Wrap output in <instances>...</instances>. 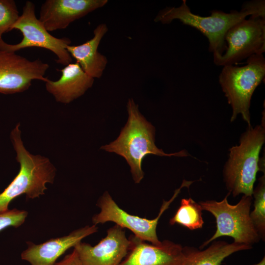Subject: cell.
<instances>
[{
  "instance_id": "1",
  "label": "cell",
  "mask_w": 265,
  "mask_h": 265,
  "mask_svg": "<svg viewBox=\"0 0 265 265\" xmlns=\"http://www.w3.org/2000/svg\"><path fill=\"white\" fill-rule=\"evenodd\" d=\"M254 14H265L264 0H253L245 2L241 10L225 13L213 10L210 16L203 17L192 13L183 0L179 7H166L161 10L155 17V22L169 24L174 20H179L184 24L200 31L208 39L209 50L213 57L220 56L227 49L225 37L227 31L238 22Z\"/></svg>"
},
{
  "instance_id": "2",
  "label": "cell",
  "mask_w": 265,
  "mask_h": 265,
  "mask_svg": "<svg viewBox=\"0 0 265 265\" xmlns=\"http://www.w3.org/2000/svg\"><path fill=\"white\" fill-rule=\"evenodd\" d=\"M128 119L117 138L101 149L114 152L123 157L131 167L132 178L136 184L144 177L142 162L149 154L159 156L185 157L188 154L182 151L173 154L165 153L155 143V129L140 113L138 105L132 99L127 105Z\"/></svg>"
},
{
  "instance_id": "3",
  "label": "cell",
  "mask_w": 265,
  "mask_h": 265,
  "mask_svg": "<svg viewBox=\"0 0 265 265\" xmlns=\"http://www.w3.org/2000/svg\"><path fill=\"white\" fill-rule=\"evenodd\" d=\"M265 141L264 118L261 125L248 126L240 136L239 144L229 149L223 178L227 189L234 197L240 194L252 196L257 172H265V162L259 158Z\"/></svg>"
},
{
  "instance_id": "4",
  "label": "cell",
  "mask_w": 265,
  "mask_h": 265,
  "mask_svg": "<svg viewBox=\"0 0 265 265\" xmlns=\"http://www.w3.org/2000/svg\"><path fill=\"white\" fill-rule=\"evenodd\" d=\"M19 127L18 123L13 129L10 138L16 153V159L20 163V170L0 193V212L8 210L10 203L22 194L31 199L44 195L46 184H53L55 176L56 169L48 158L32 155L25 148Z\"/></svg>"
},
{
  "instance_id": "5",
  "label": "cell",
  "mask_w": 265,
  "mask_h": 265,
  "mask_svg": "<svg viewBox=\"0 0 265 265\" xmlns=\"http://www.w3.org/2000/svg\"><path fill=\"white\" fill-rule=\"evenodd\" d=\"M265 76V59L263 54H256L247 58L246 64L238 67L224 66L219 82L232 108L231 121L241 114L251 126L249 108L252 96Z\"/></svg>"
},
{
  "instance_id": "6",
  "label": "cell",
  "mask_w": 265,
  "mask_h": 265,
  "mask_svg": "<svg viewBox=\"0 0 265 265\" xmlns=\"http://www.w3.org/2000/svg\"><path fill=\"white\" fill-rule=\"evenodd\" d=\"M230 195L228 192L219 202L208 200L199 202L202 210L207 211L214 216L216 224L215 233L202 243L200 249L223 236L232 238L234 242L252 246L261 240L250 216L252 196L243 195L237 204L233 205L228 201Z\"/></svg>"
},
{
  "instance_id": "7",
  "label": "cell",
  "mask_w": 265,
  "mask_h": 265,
  "mask_svg": "<svg viewBox=\"0 0 265 265\" xmlns=\"http://www.w3.org/2000/svg\"><path fill=\"white\" fill-rule=\"evenodd\" d=\"M20 30L23 38L17 44H9L2 39L0 40V50L14 52L29 47H39L51 51L57 57L56 62L66 66L72 63V58L67 50L71 41L67 37L53 36L46 29L35 15L34 4L26 1L23 13L11 27Z\"/></svg>"
},
{
  "instance_id": "8",
  "label": "cell",
  "mask_w": 265,
  "mask_h": 265,
  "mask_svg": "<svg viewBox=\"0 0 265 265\" xmlns=\"http://www.w3.org/2000/svg\"><path fill=\"white\" fill-rule=\"evenodd\" d=\"M227 49L222 55L213 57L216 65H234L252 55L265 52V14L250 16L226 32Z\"/></svg>"
},
{
  "instance_id": "9",
  "label": "cell",
  "mask_w": 265,
  "mask_h": 265,
  "mask_svg": "<svg viewBox=\"0 0 265 265\" xmlns=\"http://www.w3.org/2000/svg\"><path fill=\"white\" fill-rule=\"evenodd\" d=\"M181 187L175 191L169 201H163L158 216L152 219L128 213L119 207L109 193L106 191L97 202V205L101 211L93 216L92 222L96 225L107 222H113L124 229H129L139 239L154 245H159L161 242L159 240L157 234V227L159 219L178 196Z\"/></svg>"
},
{
  "instance_id": "10",
  "label": "cell",
  "mask_w": 265,
  "mask_h": 265,
  "mask_svg": "<svg viewBox=\"0 0 265 265\" xmlns=\"http://www.w3.org/2000/svg\"><path fill=\"white\" fill-rule=\"evenodd\" d=\"M49 67L39 59L31 61L14 52L0 50V93L23 92L34 80L46 81L48 79L44 76Z\"/></svg>"
},
{
  "instance_id": "11",
  "label": "cell",
  "mask_w": 265,
  "mask_h": 265,
  "mask_svg": "<svg viewBox=\"0 0 265 265\" xmlns=\"http://www.w3.org/2000/svg\"><path fill=\"white\" fill-rule=\"evenodd\" d=\"M124 228L117 225L109 228L107 235L95 246L80 242L74 248L82 265H119L127 256L130 241Z\"/></svg>"
},
{
  "instance_id": "12",
  "label": "cell",
  "mask_w": 265,
  "mask_h": 265,
  "mask_svg": "<svg viewBox=\"0 0 265 265\" xmlns=\"http://www.w3.org/2000/svg\"><path fill=\"white\" fill-rule=\"evenodd\" d=\"M129 252L119 265H184L183 247L164 240L159 245L147 243L131 235Z\"/></svg>"
},
{
  "instance_id": "13",
  "label": "cell",
  "mask_w": 265,
  "mask_h": 265,
  "mask_svg": "<svg viewBox=\"0 0 265 265\" xmlns=\"http://www.w3.org/2000/svg\"><path fill=\"white\" fill-rule=\"evenodd\" d=\"M107 0H47L41 5L39 20L48 31L67 28L88 13L103 7Z\"/></svg>"
},
{
  "instance_id": "14",
  "label": "cell",
  "mask_w": 265,
  "mask_h": 265,
  "mask_svg": "<svg viewBox=\"0 0 265 265\" xmlns=\"http://www.w3.org/2000/svg\"><path fill=\"white\" fill-rule=\"evenodd\" d=\"M98 231L96 225L86 226L69 235L52 238L38 244L27 242V248L21 253V259L31 265H53L68 249L74 247L84 238Z\"/></svg>"
},
{
  "instance_id": "15",
  "label": "cell",
  "mask_w": 265,
  "mask_h": 265,
  "mask_svg": "<svg viewBox=\"0 0 265 265\" xmlns=\"http://www.w3.org/2000/svg\"><path fill=\"white\" fill-rule=\"evenodd\" d=\"M61 76L55 81L48 79L45 86L55 100L69 104L83 95L92 87L94 79L88 75L77 62L71 63L60 70Z\"/></svg>"
},
{
  "instance_id": "16",
  "label": "cell",
  "mask_w": 265,
  "mask_h": 265,
  "mask_svg": "<svg viewBox=\"0 0 265 265\" xmlns=\"http://www.w3.org/2000/svg\"><path fill=\"white\" fill-rule=\"evenodd\" d=\"M108 30L105 24L99 25L93 31V37L79 45H68L66 49L82 69L93 78H100L107 63L106 57L98 51L100 42Z\"/></svg>"
},
{
  "instance_id": "17",
  "label": "cell",
  "mask_w": 265,
  "mask_h": 265,
  "mask_svg": "<svg viewBox=\"0 0 265 265\" xmlns=\"http://www.w3.org/2000/svg\"><path fill=\"white\" fill-rule=\"evenodd\" d=\"M252 246L218 240L204 250L193 247H183L186 257L184 265H220L222 261L232 254L252 248Z\"/></svg>"
},
{
  "instance_id": "18",
  "label": "cell",
  "mask_w": 265,
  "mask_h": 265,
  "mask_svg": "<svg viewBox=\"0 0 265 265\" xmlns=\"http://www.w3.org/2000/svg\"><path fill=\"white\" fill-rule=\"evenodd\" d=\"M202 211L200 205L191 198H183L169 224H179L191 230L201 228L204 224Z\"/></svg>"
},
{
  "instance_id": "19",
  "label": "cell",
  "mask_w": 265,
  "mask_h": 265,
  "mask_svg": "<svg viewBox=\"0 0 265 265\" xmlns=\"http://www.w3.org/2000/svg\"><path fill=\"white\" fill-rule=\"evenodd\" d=\"M254 210L250 216L261 238H265V176L259 179V183L253 189Z\"/></svg>"
},
{
  "instance_id": "20",
  "label": "cell",
  "mask_w": 265,
  "mask_h": 265,
  "mask_svg": "<svg viewBox=\"0 0 265 265\" xmlns=\"http://www.w3.org/2000/svg\"><path fill=\"white\" fill-rule=\"evenodd\" d=\"M19 16L15 1L0 0V40L4 32L11 30Z\"/></svg>"
},
{
  "instance_id": "21",
  "label": "cell",
  "mask_w": 265,
  "mask_h": 265,
  "mask_svg": "<svg viewBox=\"0 0 265 265\" xmlns=\"http://www.w3.org/2000/svg\"><path fill=\"white\" fill-rule=\"evenodd\" d=\"M27 212L16 209L0 212V232L9 227H18L25 222Z\"/></svg>"
},
{
  "instance_id": "22",
  "label": "cell",
  "mask_w": 265,
  "mask_h": 265,
  "mask_svg": "<svg viewBox=\"0 0 265 265\" xmlns=\"http://www.w3.org/2000/svg\"><path fill=\"white\" fill-rule=\"evenodd\" d=\"M53 265H82L78 254L75 249L70 254L65 256L61 261Z\"/></svg>"
},
{
  "instance_id": "23",
  "label": "cell",
  "mask_w": 265,
  "mask_h": 265,
  "mask_svg": "<svg viewBox=\"0 0 265 265\" xmlns=\"http://www.w3.org/2000/svg\"><path fill=\"white\" fill-rule=\"evenodd\" d=\"M253 265H265V256L258 263L254 264Z\"/></svg>"
}]
</instances>
